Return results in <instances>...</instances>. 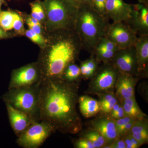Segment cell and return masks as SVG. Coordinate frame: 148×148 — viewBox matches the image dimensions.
Wrapping results in <instances>:
<instances>
[{"label": "cell", "instance_id": "37", "mask_svg": "<svg viewBox=\"0 0 148 148\" xmlns=\"http://www.w3.org/2000/svg\"><path fill=\"white\" fill-rule=\"evenodd\" d=\"M126 116L123 108L121 105L118 110L115 113L111 115V116L114 119H118Z\"/></svg>", "mask_w": 148, "mask_h": 148}, {"label": "cell", "instance_id": "17", "mask_svg": "<svg viewBox=\"0 0 148 148\" xmlns=\"http://www.w3.org/2000/svg\"><path fill=\"white\" fill-rule=\"evenodd\" d=\"M78 103L81 112L87 118L95 116L101 110L99 101L86 95L79 97Z\"/></svg>", "mask_w": 148, "mask_h": 148}, {"label": "cell", "instance_id": "4", "mask_svg": "<svg viewBox=\"0 0 148 148\" xmlns=\"http://www.w3.org/2000/svg\"><path fill=\"white\" fill-rule=\"evenodd\" d=\"M42 82L29 86L8 89L3 95V100L5 103L26 114L33 121H40Z\"/></svg>", "mask_w": 148, "mask_h": 148}, {"label": "cell", "instance_id": "8", "mask_svg": "<svg viewBox=\"0 0 148 148\" xmlns=\"http://www.w3.org/2000/svg\"><path fill=\"white\" fill-rule=\"evenodd\" d=\"M42 80V74L38 63L29 64L13 71L8 89L32 85Z\"/></svg>", "mask_w": 148, "mask_h": 148}, {"label": "cell", "instance_id": "33", "mask_svg": "<svg viewBox=\"0 0 148 148\" xmlns=\"http://www.w3.org/2000/svg\"><path fill=\"white\" fill-rule=\"evenodd\" d=\"M118 102V99L115 96L108 103L101 106V110L105 113H111L114 106Z\"/></svg>", "mask_w": 148, "mask_h": 148}, {"label": "cell", "instance_id": "9", "mask_svg": "<svg viewBox=\"0 0 148 148\" xmlns=\"http://www.w3.org/2000/svg\"><path fill=\"white\" fill-rule=\"evenodd\" d=\"M119 72L110 62L104 63L93 75L91 90L96 94L109 92L115 86Z\"/></svg>", "mask_w": 148, "mask_h": 148}, {"label": "cell", "instance_id": "35", "mask_svg": "<svg viewBox=\"0 0 148 148\" xmlns=\"http://www.w3.org/2000/svg\"><path fill=\"white\" fill-rule=\"evenodd\" d=\"M79 68L80 69L81 75L84 77L88 78L93 76V75H94L93 73H92L90 70L88 69L84 62H82L81 63Z\"/></svg>", "mask_w": 148, "mask_h": 148}, {"label": "cell", "instance_id": "28", "mask_svg": "<svg viewBox=\"0 0 148 148\" xmlns=\"http://www.w3.org/2000/svg\"><path fill=\"white\" fill-rule=\"evenodd\" d=\"M123 137H124L123 140L125 143L126 148H138L140 147V146L142 145L138 140H136L130 135L129 132Z\"/></svg>", "mask_w": 148, "mask_h": 148}, {"label": "cell", "instance_id": "1", "mask_svg": "<svg viewBox=\"0 0 148 148\" xmlns=\"http://www.w3.org/2000/svg\"><path fill=\"white\" fill-rule=\"evenodd\" d=\"M78 86L62 78L43 79L40 97V121L63 133L76 134L82 127L78 113Z\"/></svg>", "mask_w": 148, "mask_h": 148}, {"label": "cell", "instance_id": "32", "mask_svg": "<svg viewBox=\"0 0 148 148\" xmlns=\"http://www.w3.org/2000/svg\"><path fill=\"white\" fill-rule=\"evenodd\" d=\"M74 145L75 147L78 148H94L90 140L84 138L76 140Z\"/></svg>", "mask_w": 148, "mask_h": 148}, {"label": "cell", "instance_id": "39", "mask_svg": "<svg viewBox=\"0 0 148 148\" xmlns=\"http://www.w3.org/2000/svg\"><path fill=\"white\" fill-rule=\"evenodd\" d=\"M66 1L76 8H78L80 5L78 0H66Z\"/></svg>", "mask_w": 148, "mask_h": 148}, {"label": "cell", "instance_id": "21", "mask_svg": "<svg viewBox=\"0 0 148 148\" xmlns=\"http://www.w3.org/2000/svg\"><path fill=\"white\" fill-rule=\"evenodd\" d=\"M14 13L10 11L1 12L0 13V26L5 31L13 29Z\"/></svg>", "mask_w": 148, "mask_h": 148}, {"label": "cell", "instance_id": "11", "mask_svg": "<svg viewBox=\"0 0 148 148\" xmlns=\"http://www.w3.org/2000/svg\"><path fill=\"white\" fill-rule=\"evenodd\" d=\"M124 22L136 35L139 36L148 35V4L138 3L133 4L131 16Z\"/></svg>", "mask_w": 148, "mask_h": 148}, {"label": "cell", "instance_id": "10", "mask_svg": "<svg viewBox=\"0 0 148 148\" xmlns=\"http://www.w3.org/2000/svg\"><path fill=\"white\" fill-rule=\"evenodd\" d=\"M110 63L120 73L138 75L134 46L118 50Z\"/></svg>", "mask_w": 148, "mask_h": 148}, {"label": "cell", "instance_id": "34", "mask_svg": "<svg viewBox=\"0 0 148 148\" xmlns=\"http://www.w3.org/2000/svg\"><path fill=\"white\" fill-rule=\"evenodd\" d=\"M104 148H126V146L123 139H121L119 137L111 143L110 145H106Z\"/></svg>", "mask_w": 148, "mask_h": 148}, {"label": "cell", "instance_id": "14", "mask_svg": "<svg viewBox=\"0 0 148 148\" xmlns=\"http://www.w3.org/2000/svg\"><path fill=\"white\" fill-rule=\"evenodd\" d=\"M136 80L130 74L119 72L115 86L117 99L121 101L135 97Z\"/></svg>", "mask_w": 148, "mask_h": 148}, {"label": "cell", "instance_id": "41", "mask_svg": "<svg viewBox=\"0 0 148 148\" xmlns=\"http://www.w3.org/2000/svg\"><path fill=\"white\" fill-rule=\"evenodd\" d=\"M80 4L81 5H89L91 4V0H78Z\"/></svg>", "mask_w": 148, "mask_h": 148}, {"label": "cell", "instance_id": "29", "mask_svg": "<svg viewBox=\"0 0 148 148\" xmlns=\"http://www.w3.org/2000/svg\"><path fill=\"white\" fill-rule=\"evenodd\" d=\"M13 29L18 34H23L24 33V28L22 18L16 13H14V19Z\"/></svg>", "mask_w": 148, "mask_h": 148}, {"label": "cell", "instance_id": "12", "mask_svg": "<svg viewBox=\"0 0 148 148\" xmlns=\"http://www.w3.org/2000/svg\"><path fill=\"white\" fill-rule=\"evenodd\" d=\"M133 5L126 3L123 0H107L106 16L113 22H125L130 16Z\"/></svg>", "mask_w": 148, "mask_h": 148}, {"label": "cell", "instance_id": "15", "mask_svg": "<svg viewBox=\"0 0 148 148\" xmlns=\"http://www.w3.org/2000/svg\"><path fill=\"white\" fill-rule=\"evenodd\" d=\"M11 126L18 137L34 122L27 114L5 103Z\"/></svg>", "mask_w": 148, "mask_h": 148}, {"label": "cell", "instance_id": "27", "mask_svg": "<svg viewBox=\"0 0 148 148\" xmlns=\"http://www.w3.org/2000/svg\"><path fill=\"white\" fill-rule=\"evenodd\" d=\"M26 36L30 39L33 42L36 43L40 45H43L45 43V40L41 35L37 34L29 29L25 32Z\"/></svg>", "mask_w": 148, "mask_h": 148}, {"label": "cell", "instance_id": "38", "mask_svg": "<svg viewBox=\"0 0 148 148\" xmlns=\"http://www.w3.org/2000/svg\"><path fill=\"white\" fill-rule=\"evenodd\" d=\"M29 26V29H32L34 32L38 34H41V29L40 25L39 24H27Z\"/></svg>", "mask_w": 148, "mask_h": 148}, {"label": "cell", "instance_id": "22", "mask_svg": "<svg viewBox=\"0 0 148 148\" xmlns=\"http://www.w3.org/2000/svg\"><path fill=\"white\" fill-rule=\"evenodd\" d=\"M117 51L95 48V50L91 53L94 54L98 62L103 61L104 63H107L110 62Z\"/></svg>", "mask_w": 148, "mask_h": 148}, {"label": "cell", "instance_id": "13", "mask_svg": "<svg viewBox=\"0 0 148 148\" xmlns=\"http://www.w3.org/2000/svg\"><path fill=\"white\" fill-rule=\"evenodd\" d=\"M92 130L99 132L111 144L119 138L115 123V120L112 117L103 116L98 117L91 123Z\"/></svg>", "mask_w": 148, "mask_h": 148}, {"label": "cell", "instance_id": "31", "mask_svg": "<svg viewBox=\"0 0 148 148\" xmlns=\"http://www.w3.org/2000/svg\"><path fill=\"white\" fill-rule=\"evenodd\" d=\"M92 56L89 59L83 61L88 69L90 70L93 73L95 74L96 70L98 69V61L95 58L93 53H91Z\"/></svg>", "mask_w": 148, "mask_h": 148}, {"label": "cell", "instance_id": "26", "mask_svg": "<svg viewBox=\"0 0 148 148\" xmlns=\"http://www.w3.org/2000/svg\"><path fill=\"white\" fill-rule=\"evenodd\" d=\"M107 0H91V7L96 12L106 16V6Z\"/></svg>", "mask_w": 148, "mask_h": 148}, {"label": "cell", "instance_id": "2", "mask_svg": "<svg viewBox=\"0 0 148 148\" xmlns=\"http://www.w3.org/2000/svg\"><path fill=\"white\" fill-rule=\"evenodd\" d=\"M55 31L56 34L50 47L38 62L43 79L61 78L67 66L74 63L82 49L79 37L74 29Z\"/></svg>", "mask_w": 148, "mask_h": 148}, {"label": "cell", "instance_id": "7", "mask_svg": "<svg viewBox=\"0 0 148 148\" xmlns=\"http://www.w3.org/2000/svg\"><path fill=\"white\" fill-rule=\"evenodd\" d=\"M105 37L116 44L120 49L135 45L138 38L134 31L123 21L110 23L106 29Z\"/></svg>", "mask_w": 148, "mask_h": 148}, {"label": "cell", "instance_id": "3", "mask_svg": "<svg viewBox=\"0 0 148 148\" xmlns=\"http://www.w3.org/2000/svg\"><path fill=\"white\" fill-rule=\"evenodd\" d=\"M108 17L96 12L89 5H81L77 9L75 30L82 49L92 53L100 40L105 37L110 24Z\"/></svg>", "mask_w": 148, "mask_h": 148}, {"label": "cell", "instance_id": "43", "mask_svg": "<svg viewBox=\"0 0 148 148\" xmlns=\"http://www.w3.org/2000/svg\"><path fill=\"white\" fill-rule=\"evenodd\" d=\"M138 3H143L145 4H148V0H137Z\"/></svg>", "mask_w": 148, "mask_h": 148}, {"label": "cell", "instance_id": "30", "mask_svg": "<svg viewBox=\"0 0 148 148\" xmlns=\"http://www.w3.org/2000/svg\"><path fill=\"white\" fill-rule=\"evenodd\" d=\"M134 119H136L131 117L126 116L123 117L121 118L115 120V123L116 125L117 130L118 132L119 135L121 132L122 130L123 129V127L125 126V125L129 123V122L132 121Z\"/></svg>", "mask_w": 148, "mask_h": 148}, {"label": "cell", "instance_id": "45", "mask_svg": "<svg viewBox=\"0 0 148 148\" xmlns=\"http://www.w3.org/2000/svg\"><path fill=\"white\" fill-rule=\"evenodd\" d=\"M2 1L3 2L4 0H2Z\"/></svg>", "mask_w": 148, "mask_h": 148}, {"label": "cell", "instance_id": "6", "mask_svg": "<svg viewBox=\"0 0 148 148\" xmlns=\"http://www.w3.org/2000/svg\"><path fill=\"white\" fill-rule=\"evenodd\" d=\"M55 131L48 123L42 121L34 122L17 137L16 143L22 148H38Z\"/></svg>", "mask_w": 148, "mask_h": 148}, {"label": "cell", "instance_id": "36", "mask_svg": "<svg viewBox=\"0 0 148 148\" xmlns=\"http://www.w3.org/2000/svg\"><path fill=\"white\" fill-rule=\"evenodd\" d=\"M129 133L133 138L136 139V140H138L141 145H142L145 144V143H147L148 136L142 135V134H139V133H131L130 132H129Z\"/></svg>", "mask_w": 148, "mask_h": 148}, {"label": "cell", "instance_id": "44", "mask_svg": "<svg viewBox=\"0 0 148 148\" xmlns=\"http://www.w3.org/2000/svg\"><path fill=\"white\" fill-rule=\"evenodd\" d=\"M3 3V2L2 1V0H0V13H1V6L2 4V3Z\"/></svg>", "mask_w": 148, "mask_h": 148}, {"label": "cell", "instance_id": "16", "mask_svg": "<svg viewBox=\"0 0 148 148\" xmlns=\"http://www.w3.org/2000/svg\"><path fill=\"white\" fill-rule=\"evenodd\" d=\"M138 75L147 73L148 35L138 37L135 45Z\"/></svg>", "mask_w": 148, "mask_h": 148}, {"label": "cell", "instance_id": "25", "mask_svg": "<svg viewBox=\"0 0 148 148\" xmlns=\"http://www.w3.org/2000/svg\"><path fill=\"white\" fill-rule=\"evenodd\" d=\"M95 48L104 49L108 50L115 51H117L120 49L116 44L106 37H103L101 39Z\"/></svg>", "mask_w": 148, "mask_h": 148}, {"label": "cell", "instance_id": "40", "mask_svg": "<svg viewBox=\"0 0 148 148\" xmlns=\"http://www.w3.org/2000/svg\"><path fill=\"white\" fill-rule=\"evenodd\" d=\"M27 24H39L40 25V21L37 19L33 18V17H29L27 20Z\"/></svg>", "mask_w": 148, "mask_h": 148}, {"label": "cell", "instance_id": "19", "mask_svg": "<svg viewBox=\"0 0 148 148\" xmlns=\"http://www.w3.org/2000/svg\"><path fill=\"white\" fill-rule=\"evenodd\" d=\"M81 75L79 67L73 63L67 66L61 78L69 82H77Z\"/></svg>", "mask_w": 148, "mask_h": 148}, {"label": "cell", "instance_id": "5", "mask_svg": "<svg viewBox=\"0 0 148 148\" xmlns=\"http://www.w3.org/2000/svg\"><path fill=\"white\" fill-rule=\"evenodd\" d=\"M45 7L52 30H75L78 8L66 0H45Z\"/></svg>", "mask_w": 148, "mask_h": 148}, {"label": "cell", "instance_id": "20", "mask_svg": "<svg viewBox=\"0 0 148 148\" xmlns=\"http://www.w3.org/2000/svg\"><path fill=\"white\" fill-rule=\"evenodd\" d=\"M84 136V138L90 140L94 148L105 147L107 145L106 139L96 130H92L88 131L85 134Z\"/></svg>", "mask_w": 148, "mask_h": 148}, {"label": "cell", "instance_id": "23", "mask_svg": "<svg viewBox=\"0 0 148 148\" xmlns=\"http://www.w3.org/2000/svg\"><path fill=\"white\" fill-rule=\"evenodd\" d=\"M130 132L148 136V124L146 119L135 121Z\"/></svg>", "mask_w": 148, "mask_h": 148}, {"label": "cell", "instance_id": "42", "mask_svg": "<svg viewBox=\"0 0 148 148\" xmlns=\"http://www.w3.org/2000/svg\"><path fill=\"white\" fill-rule=\"evenodd\" d=\"M7 37V34L5 31H4L3 29L0 28V38H3Z\"/></svg>", "mask_w": 148, "mask_h": 148}, {"label": "cell", "instance_id": "24", "mask_svg": "<svg viewBox=\"0 0 148 148\" xmlns=\"http://www.w3.org/2000/svg\"><path fill=\"white\" fill-rule=\"evenodd\" d=\"M32 17L39 21H42L45 18V13L41 4L35 2L31 4Z\"/></svg>", "mask_w": 148, "mask_h": 148}, {"label": "cell", "instance_id": "18", "mask_svg": "<svg viewBox=\"0 0 148 148\" xmlns=\"http://www.w3.org/2000/svg\"><path fill=\"white\" fill-rule=\"evenodd\" d=\"M121 102L126 116L137 120L146 119L147 116L140 110L135 97L127 98Z\"/></svg>", "mask_w": 148, "mask_h": 148}]
</instances>
